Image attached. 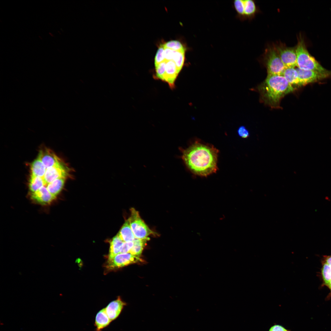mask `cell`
Returning <instances> with one entry per match:
<instances>
[{"label": "cell", "instance_id": "3", "mask_svg": "<svg viewBox=\"0 0 331 331\" xmlns=\"http://www.w3.org/2000/svg\"><path fill=\"white\" fill-rule=\"evenodd\" d=\"M296 48L298 67L305 70H310L322 73H331L324 68L309 52L303 38L301 34L298 38Z\"/></svg>", "mask_w": 331, "mask_h": 331}, {"label": "cell", "instance_id": "16", "mask_svg": "<svg viewBox=\"0 0 331 331\" xmlns=\"http://www.w3.org/2000/svg\"><path fill=\"white\" fill-rule=\"evenodd\" d=\"M124 242L117 234L110 241V247L108 260L112 259L120 253L121 248Z\"/></svg>", "mask_w": 331, "mask_h": 331}, {"label": "cell", "instance_id": "24", "mask_svg": "<svg viewBox=\"0 0 331 331\" xmlns=\"http://www.w3.org/2000/svg\"><path fill=\"white\" fill-rule=\"evenodd\" d=\"M321 274L324 283L327 285L331 280V266L325 262L321 269Z\"/></svg>", "mask_w": 331, "mask_h": 331}, {"label": "cell", "instance_id": "33", "mask_svg": "<svg viewBox=\"0 0 331 331\" xmlns=\"http://www.w3.org/2000/svg\"><path fill=\"white\" fill-rule=\"evenodd\" d=\"M325 262L331 266V256L326 257Z\"/></svg>", "mask_w": 331, "mask_h": 331}, {"label": "cell", "instance_id": "9", "mask_svg": "<svg viewBox=\"0 0 331 331\" xmlns=\"http://www.w3.org/2000/svg\"><path fill=\"white\" fill-rule=\"evenodd\" d=\"M296 70L298 74L300 86H305L331 76V73H322L312 70H305L298 67Z\"/></svg>", "mask_w": 331, "mask_h": 331}, {"label": "cell", "instance_id": "8", "mask_svg": "<svg viewBox=\"0 0 331 331\" xmlns=\"http://www.w3.org/2000/svg\"><path fill=\"white\" fill-rule=\"evenodd\" d=\"M70 169L62 162L48 168L43 177L46 186L54 180L61 177L67 178L69 175Z\"/></svg>", "mask_w": 331, "mask_h": 331}, {"label": "cell", "instance_id": "32", "mask_svg": "<svg viewBox=\"0 0 331 331\" xmlns=\"http://www.w3.org/2000/svg\"><path fill=\"white\" fill-rule=\"evenodd\" d=\"M268 331H291L290 330L287 329L283 325L274 324V325L271 326L269 329Z\"/></svg>", "mask_w": 331, "mask_h": 331}, {"label": "cell", "instance_id": "21", "mask_svg": "<svg viewBox=\"0 0 331 331\" xmlns=\"http://www.w3.org/2000/svg\"><path fill=\"white\" fill-rule=\"evenodd\" d=\"M44 186H46V184L43 177L31 174L29 182V188L32 193L35 192Z\"/></svg>", "mask_w": 331, "mask_h": 331}, {"label": "cell", "instance_id": "29", "mask_svg": "<svg viewBox=\"0 0 331 331\" xmlns=\"http://www.w3.org/2000/svg\"><path fill=\"white\" fill-rule=\"evenodd\" d=\"M133 245V241L124 242L121 248L120 253H129Z\"/></svg>", "mask_w": 331, "mask_h": 331}, {"label": "cell", "instance_id": "27", "mask_svg": "<svg viewBox=\"0 0 331 331\" xmlns=\"http://www.w3.org/2000/svg\"><path fill=\"white\" fill-rule=\"evenodd\" d=\"M164 48L163 45L159 47L155 57L154 64L156 66L159 64L166 61L164 56Z\"/></svg>", "mask_w": 331, "mask_h": 331}, {"label": "cell", "instance_id": "7", "mask_svg": "<svg viewBox=\"0 0 331 331\" xmlns=\"http://www.w3.org/2000/svg\"><path fill=\"white\" fill-rule=\"evenodd\" d=\"M286 67H294L297 66V57L295 47H287L283 44L274 46Z\"/></svg>", "mask_w": 331, "mask_h": 331}, {"label": "cell", "instance_id": "22", "mask_svg": "<svg viewBox=\"0 0 331 331\" xmlns=\"http://www.w3.org/2000/svg\"><path fill=\"white\" fill-rule=\"evenodd\" d=\"M244 17L252 18L257 12L255 3L252 0H244Z\"/></svg>", "mask_w": 331, "mask_h": 331}, {"label": "cell", "instance_id": "31", "mask_svg": "<svg viewBox=\"0 0 331 331\" xmlns=\"http://www.w3.org/2000/svg\"><path fill=\"white\" fill-rule=\"evenodd\" d=\"M164 56L166 61L172 60L174 52L173 50L164 48Z\"/></svg>", "mask_w": 331, "mask_h": 331}, {"label": "cell", "instance_id": "5", "mask_svg": "<svg viewBox=\"0 0 331 331\" xmlns=\"http://www.w3.org/2000/svg\"><path fill=\"white\" fill-rule=\"evenodd\" d=\"M131 214L129 218L131 227L135 238H148V236L155 233L151 230L140 216L138 211L134 208L130 209Z\"/></svg>", "mask_w": 331, "mask_h": 331}, {"label": "cell", "instance_id": "34", "mask_svg": "<svg viewBox=\"0 0 331 331\" xmlns=\"http://www.w3.org/2000/svg\"><path fill=\"white\" fill-rule=\"evenodd\" d=\"M327 286L328 287L331 291V280L330 281Z\"/></svg>", "mask_w": 331, "mask_h": 331}, {"label": "cell", "instance_id": "13", "mask_svg": "<svg viewBox=\"0 0 331 331\" xmlns=\"http://www.w3.org/2000/svg\"><path fill=\"white\" fill-rule=\"evenodd\" d=\"M126 304L119 297L116 300L110 302L105 308L107 314L112 321L119 316Z\"/></svg>", "mask_w": 331, "mask_h": 331}, {"label": "cell", "instance_id": "12", "mask_svg": "<svg viewBox=\"0 0 331 331\" xmlns=\"http://www.w3.org/2000/svg\"><path fill=\"white\" fill-rule=\"evenodd\" d=\"M166 62V71L163 81L167 82L170 87L173 89L174 82L180 72L173 61Z\"/></svg>", "mask_w": 331, "mask_h": 331}, {"label": "cell", "instance_id": "26", "mask_svg": "<svg viewBox=\"0 0 331 331\" xmlns=\"http://www.w3.org/2000/svg\"><path fill=\"white\" fill-rule=\"evenodd\" d=\"M166 61L162 62L156 66L155 78L161 79L162 81L166 71Z\"/></svg>", "mask_w": 331, "mask_h": 331}, {"label": "cell", "instance_id": "19", "mask_svg": "<svg viewBox=\"0 0 331 331\" xmlns=\"http://www.w3.org/2000/svg\"><path fill=\"white\" fill-rule=\"evenodd\" d=\"M30 168L31 174L41 177H43L46 169L38 157L31 163Z\"/></svg>", "mask_w": 331, "mask_h": 331}, {"label": "cell", "instance_id": "23", "mask_svg": "<svg viewBox=\"0 0 331 331\" xmlns=\"http://www.w3.org/2000/svg\"><path fill=\"white\" fill-rule=\"evenodd\" d=\"M185 51H175L172 61L175 63L180 72L183 67L185 60Z\"/></svg>", "mask_w": 331, "mask_h": 331}, {"label": "cell", "instance_id": "2", "mask_svg": "<svg viewBox=\"0 0 331 331\" xmlns=\"http://www.w3.org/2000/svg\"><path fill=\"white\" fill-rule=\"evenodd\" d=\"M258 89L263 102L272 108H279L281 99L294 90L283 76L277 75H268Z\"/></svg>", "mask_w": 331, "mask_h": 331}, {"label": "cell", "instance_id": "20", "mask_svg": "<svg viewBox=\"0 0 331 331\" xmlns=\"http://www.w3.org/2000/svg\"><path fill=\"white\" fill-rule=\"evenodd\" d=\"M149 239V238L144 239L135 238L133 241V246L129 253L139 257L141 255L146 242Z\"/></svg>", "mask_w": 331, "mask_h": 331}, {"label": "cell", "instance_id": "11", "mask_svg": "<svg viewBox=\"0 0 331 331\" xmlns=\"http://www.w3.org/2000/svg\"><path fill=\"white\" fill-rule=\"evenodd\" d=\"M38 157L46 169L56 165L62 162L59 158L53 151L47 148L41 149L40 150Z\"/></svg>", "mask_w": 331, "mask_h": 331}, {"label": "cell", "instance_id": "17", "mask_svg": "<svg viewBox=\"0 0 331 331\" xmlns=\"http://www.w3.org/2000/svg\"><path fill=\"white\" fill-rule=\"evenodd\" d=\"M66 178H59L48 184L46 186L48 191L52 195L56 197L63 188Z\"/></svg>", "mask_w": 331, "mask_h": 331}, {"label": "cell", "instance_id": "6", "mask_svg": "<svg viewBox=\"0 0 331 331\" xmlns=\"http://www.w3.org/2000/svg\"><path fill=\"white\" fill-rule=\"evenodd\" d=\"M141 261H142V260L139 257L130 253H120L112 259L108 260L105 267L108 270H113Z\"/></svg>", "mask_w": 331, "mask_h": 331}, {"label": "cell", "instance_id": "15", "mask_svg": "<svg viewBox=\"0 0 331 331\" xmlns=\"http://www.w3.org/2000/svg\"><path fill=\"white\" fill-rule=\"evenodd\" d=\"M112 321L106 312L105 308L100 310L97 314L95 320V324L97 331L106 327Z\"/></svg>", "mask_w": 331, "mask_h": 331}, {"label": "cell", "instance_id": "1", "mask_svg": "<svg viewBox=\"0 0 331 331\" xmlns=\"http://www.w3.org/2000/svg\"><path fill=\"white\" fill-rule=\"evenodd\" d=\"M180 150L184 163L194 174L206 177L218 170L219 150L213 146L196 141L187 148Z\"/></svg>", "mask_w": 331, "mask_h": 331}, {"label": "cell", "instance_id": "18", "mask_svg": "<svg viewBox=\"0 0 331 331\" xmlns=\"http://www.w3.org/2000/svg\"><path fill=\"white\" fill-rule=\"evenodd\" d=\"M283 76L293 87V86H300L298 72L294 67L286 68Z\"/></svg>", "mask_w": 331, "mask_h": 331}, {"label": "cell", "instance_id": "30", "mask_svg": "<svg viewBox=\"0 0 331 331\" xmlns=\"http://www.w3.org/2000/svg\"><path fill=\"white\" fill-rule=\"evenodd\" d=\"M237 132L238 135L243 138H247L249 136V131L244 126H241L238 128Z\"/></svg>", "mask_w": 331, "mask_h": 331}, {"label": "cell", "instance_id": "14", "mask_svg": "<svg viewBox=\"0 0 331 331\" xmlns=\"http://www.w3.org/2000/svg\"><path fill=\"white\" fill-rule=\"evenodd\" d=\"M118 234L124 242L133 241L135 239L129 218L125 221Z\"/></svg>", "mask_w": 331, "mask_h": 331}, {"label": "cell", "instance_id": "4", "mask_svg": "<svg viewBox=\"0 0 331 331\" xmlns=\"http://www.w3.org/2000/svg\"><path fill=\"white\" fill-rule=\"evenodd\" d=\"M264 60L268 75L283 76V73L286 68L282 62L274 46L266 49L264 55Z\"/></svg>", "mask_w": 331, "mask_h": 331}, {"label": "cell", "instance_id": "28", "mask_svg": "<svg viewBox=\"0 0 331 331\" xmlns=\"http://www.w3.org/2000/svg\"><path fill=\"white\" fill-rule=\"evenodd\" d=\"M234 6L236 12L240 16L244 17V0H235Z\"/></svg>", "mask_w": 331, "mask_h": 331}, {"label": "cell", "instance_id": "10", "mask_svg": "<svg viewBox=\"0 0 331 331\" xmlns=\"http://www.w3.org/2000/svg\"><path fill=\"white\" fill-rule=\"evenodd\" d=\"M31 196V199L33 201L43 205L49 204L56 198L49 192L45 186H43L35 192L32 193Z\"/></svg>", "mask_w": 331, "mask_h": 331}, {"label": "cell", "instance_id": "25", "mask_svg": "<svg viewBox=\"0 0 331 331\" xmlns=\"http://www.w3.org/2000/svg\"><path fill=\"white\" fill-rule=\"evenodd\" d=\"M164 48H168L175 51H185L181 43L177 40H171L163 44Z\"/></svg>", "mask_w": 331, "mask_h": 331}]
</instances>
